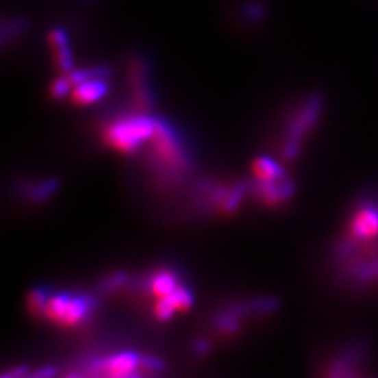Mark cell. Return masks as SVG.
I'll return each mask as SVG.
<instances>
[{"instance_id": "6da1fadb", "label": "cell", "mask_w": 378, "mask_h": 378, "mask_svg": "<svg viewBox=\"0 0 378 378\" xmlns=\"http://www.w3.org/2000/svg\"><path fill=\"white\" fill-rule=\"evenodd\" d=\"M155 121L149 116H129L111 123L105 131V140L122 153H134L150 140Z\"/></svg>"}, {"instance_id": "7a4b0ae2", "label": "cell", "mask_w": 378, "mask_h": 378, "mask_svg": "<svg viewBox=\"0 0 378 378\" xmlns=\"http://www.w3.org/2000/svg\"><path fill=\"white\" fill-rule=\"evenodd\" d=\"M324 107V100L318 94H314L294 116L288 129V139L283 144L281 154L286 160H294L300 154L301 140L317 125Z\"/></svg>"}, {"instance_id": "3957f363", "label": "cell", "mask_w": 378, "mask_h": 378, "mask_svg": "<svg viewBox=\"0 0 378 378\" xmlns=\"http://www.w3.org/2000/svg\"><path fill=\"white\" fill-rule=\"evenodd\" d=\"M153 150L166 168L174 173H181L189 167V157L182 146L179 136L171 129V126L163 121H155V129L150 139Z\"/></svg>"}, {"instance_id": "277c9868", "label": "cell", "mask_w": 378, "mask_h": 378, "mask_svg": "<svg viewBox=\"0 0 378 378\" xmlns=\"http://www.w3.org/2000/svg\"><path fill=\"white\" fill-rule=\"evenodd\" d=\"M257 191L261 201L270 206H276L292 199L294 192V185L288 178L258 179Z\"/></svg>"}, {"instance_id": "5b68a950", "label": "cell", "mask_w": 378, "mask_h": 378, "mask_svg": "<svg viewBox=\"0 0 378 378\" xmlns=\"http://www.w3.org/2000/svg\"><path fill=\"white\" fill-rule=\"evenodd\" d=\"M140 367V359L135 353H119L115 356H111L103 362L94 363V368H99L100 371L105 373L107 375L112 377H132L138 375L135 374V370Z\"/></svg>"}, {"instance_id": "8992f818", "label": "cell", "mask_w": 378, "mask_h": 378, "mask_svg": "<svg viewBox=\"0 0 378 378\" xmlns=\"http://www.w3.org/2000/svg\"><path fill=\"white\" fill-rule=\"evenodd\" d=\"M108 83L104 79H91L75 86L72 99L77 105H90L104 99L108 94Z\"/></svg>"}, {"instance_id": "52a82bcc", "label": "cell", "mask_w": 378, "mask_h": 378, "mask_svg": "<svg viewBox=\"0 0 378 378\" xmlns=\"http://www.w3.org/2000/svg\"><path fill=\"white\" fill-rule=\"evenodd\" d=\"M48 40H49L51 47L55 51L58 68L65 73L72 72L73 71V55H72V49L69 47V37L66 34V31L62 28H55L51 31Z\"/></svg>"}, {"instance_id": "ba28073f", "label": "cell", "mask_w": 378, "mask_h": 378, "mask_svg": "<svg viewBox=\"0 0 378 378\" xmlns=\"http://www.w3.org/2000/svg\"><path fill=\"white\" fill-rule=\"evenodd\" d=\"M91 310H92V303L90 299L80 297V296H71V300L65 308V312L62 315L59 324L66 327L77 325L88 317Z\"/></svg>"}, {"instance_id": "9c48e42d", "label": "cell", "mask_w": 378, "mask_h": 378, "mask_svg": "<svg viewBox=\"0 0 378 378\" xmlns=\"http://www.w3.org/2000/svg\"><path fill=\"white\" fill-rule=\"evenodd\" d=\"M254 173L258 179H281L286 178V173L283 167L272 160L270 157H258L254 162Z\"/></svg>"}, {"instance_id": "30bf717a", "label": "cell", "mask_w": 378, "mask_h": 378, "mask_svg": "<svg viewBox=\"0 0 378 378\" xmlns=\"http://www.w3.org/2000/svg\"><path fill=\"white\" fill-rule=\"evenodd\" d=\"M151 292L157 296V297H166L170 293H173L177 288H178V281L174 273L168 272V270H163L157 273L153 279H151Z\"/></svg>"}, {"instance_id": "8fae6325", "label": "cell", "mask_w": 378, "mask_h": 378, "mask_svg": "<svg viewBox=\"0 0 378 378\" xmlns=\"http://www.w3.org/2000/svg\"><path fill=\"white\" fill-rule=\"evenodd\" d=\"M242 307H233L226 312L220 314L216 318V327L223 333H234L240 328V315L242 314Z\"/></svg>"}, {"instance_id": "7c38bea8", "label": "cell", "mask_w": 378, "mask_h": 378, "mask_svg": "<svg viewBox=\"0 0 378 378\" xmlns=\"http://www.w3.org/2000/svg\"><path fill=\"white\" fill-rule=\"evenodd\" d=\"M110 75V69L107 66H96L91 69H77L68 73L69 80L72 81L73 87L77 84H81L91 79H104Z\"/></svg>"}, {"instance_id": "4fadbf2b", "label": "cell", "mask_w": 378, "mask_h": 378, "mask_svg": "<svg viewBox=\"0 0 378 378\" xmlns=\"http://www.w3.org/2000/svg\"><path fill=\"white\" fill-rule=\"evenodd\" d=\"M49 294L45 289H34L28 294V307L29 311L33 312L37 317L40 315H45V310H47V304L49 300Z\"/></svg>"}, {"instance_id": "5bb4252c", "label": "cell", "mask_w": 378, "mask_h": 378, "mask_svg": "<svg viewBox=\"0 0 378 378\" xmlns=\"http://www.w3.org/2000/svg\"><path fill=\"white\" fill-rule=\"evenodd\" d=\"M245 192H247V184L240 182L238 185H236L231 191L223 198V203H222L223 212H226V213L234 212L242 202Z\"/></svg>"}, {"instance_id": "9a60e30c", "label": "cell", "mask_w": 378, "mask_h": 378, "mask_svg": "<svg viewBox=\"0 0 378 378\" xmlns=\"http://www.w3.org/2000/svg\"><path fill=\"white\" fill-rule=\"evenodd\" d=\"M59 184L56 179H47L38 185H36L33 189H31V199L33 201H37V202H41V201H45L48 199L49 197H52L55 192H56V189H58Z\"/></svg>"}, {"instance_id": "2e32d148", "label": "cell", "mask_w": 378, "mask_h": 378, "mask_svg": "<svg viewBox=\"0 0 378 378\" xmlns=\"http://www.w3.org/2000/svg\"><path fill=\"white\" fill-rule=\"evenodd\" d=\"M166 297L171 301V304L175 307L177 311L188 310L189 307L192 305V301H194V297H192L191 292H189L185 288H179V286Z\"/></svg>"}, {"instance_id": "e0dca14e", "label": "cell", "mask_w": 378, "mask_h": 378, "mask_svg": "<svg viewBox=\"0 0 378 378\" xmlns=\"http://www.w3.org/2000/svg\"><path fill=\"white\" fill-rule=\"evenodd\" d=\"M71 87H73L72 81L69 80L68 76H62V77H58L52 86H51V94L53 99H63L66 97L69 91H71Z\"/></svg>"}, {"instance_id": "ac0fdd59", "label": "cell", "mask_w": 378, "mask_h": 378, "mask_svg": "<svg viewBox=\"0 0 378 378\" xmlns=\"http://www.w3.org/2000/svg\"><path fill=\"white\" fill-rule=\"evenodd\" d=\"M175 311H177L175 307L171 304V301L167 297H160V300L155 304V315L157 318L162 321L171 318Z\"/></svg>"}, {"instance_id": "d6986e66", "label": "cell", "mask_w": 378, "mask_h": 378, "mask_svg": "<svg viewBox=\"0 0 378 378\" xmlns=\"http://www.w3.org/2000/svg\"><path fill=\"white\" fill-rule=\"evenodd\" d=\"M279 307V301L275 299H260L251 303V310L255 312H269Z\"/></svg>"}, {"instance_id": "ffe728a7", "label": "cell", "mask_w": 378, "mask_h": 378, "mask_svg": "<svg viewBox=\"0 0 378 378\" xmlns=\"http://www.w3.org/2000/svg\"><path fill=\"white\" fill-rule=\"evenodd\" d=\"M140 367L149 370V371H154V373H160L163 370H166V364L163 360L153 357V356H143L140 357Z\"/></svg>"}, {"instance_id": "44dd1931", "label": "cell", "mask_w": 378, "mask_h": 378, "mask_svg": "<svg viewBox=\"0 0 378 378\" xmlns=\"http://www.w3.org/2000/svg\"><path fill=\"white\" fill-rule=\"evenodd\" d=\"M128 280V275H126L125 272H119V273H115L114 276H111L107 281H105V290H112V289H116V288H121L123 283Z\"/></svg>"}, {"instance_id": "7402d4cb", "label": "cell", "mask_w": 378, "mask_h": 378, "mask_svg": "<svg viewBox=\"0 0 378 378\" xmlns=\"http://www.w3.org/2000/svg\"><path fill=\"white\" fill-rule=\"evenodd\" d=\"M56 374V370L53 368V367H45V368H40L38 371H36L34 374H33V377H52V375H55Z\"/></svg>"}, {"instance_id": "603a6c76", "label": "cell", "mask_w": 378, "mask_h": 378, "mask_svg": "<svg viewBox=\"0 0 378 378\" xmlns=\"http://www.w3.org/2000/svg\"><path fill=\"white\" fill-rule=\"evenodd\" d=\"M27 373V367H17L14 371H10L9 374H5L3 377H21V375H24Z\"/></svg>"}, {"instance_id": "cb8c5ba5", "label": "cell", "mask_w": 378, "mask_h": 378, "mask_svg": "<svg viewBox=\"0 0 378 378\" xmlns=\"http://www.w3.org/2000/svg\"><path fill=\"white\" fill-rule=\"evenodd\" d=\"M195 349H197L199 353H205V352L209 349V346H207L206 342L199 340V342H197V344H195Z\"/></svg>"}]
</instances>
